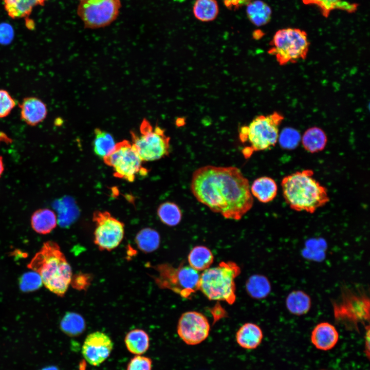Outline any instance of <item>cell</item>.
<instances>
[{
    "label": "cell",
    "instance_id": "1",
    "mask_svg": "<svg viewBox=\"0 0 370 370\" xmlns=\"http://www.w3.org/2000/svg\"><path fill=\"white\" fill-rule=\"evenodd\" d=\"M190 189L199 202L226 219L240 220L253 205L249 180L235 166H201L193 173Z\"/></svg>",
    "mask_w": 370,
    "mask_h": 370
},
{
    "label": "cell",
    "instance_id": "2",
    "mask_svg": "<svg viewBox=\"0 0 370 370\" xmlns=\"http://www.w3.org/2000/svg\"><path fill=\"white\" fill-rule=\"evenodd\" d=\"M313 174L312 170L306 169L282 179L283 197L291 209L313 213L329 201L326 188L314 179Z\"/></svg>",
    "mask_w": 370,
    "mask_h": 370
},
{
    "label": "cell",
    "instance_id": "3",
    "mask_svg": "<svg viewBox=\"0 0 370 370\" xmlns=\"http://www.w3.org/2000/svg\"><path fill=\"white\" fill-rule=\"evenodd\" d=\"M27 266L40 275L49 290L58 296L64 295L71 281L72 270L57 243L45 242Z\"/></svg>",
    "mask_w": 370,
    "mask_h": 370
},
{
    "label": "cell",
    "instance_id": "4",
    "mask_svg": "<svg viewBox=\"0 0 370 370\" xmlns=\"http://www.w3.org/2000/svg\"><path fill=\"white\" fill-rule=\"evenodd\" d=\"M240 272L236 263L222 262L217 266L203 271L200 275L199 290L210 300L232 304L236 299L235 279Z\"/></svg>",
    "mask_w": 370,
    "mask_h": 370
},
{
    "label": "cell",
    "instance_id": "5",
    "mask_svg": "<svg viewBox=\"0 0 370 370\" xmlns=\"http://www.w3.org/2000/svg\"><path fill=\"white\" fill-rule=\"evenodd\" d=\"M283 116L278 112L256 117L247 126L241 127L239 135L248 145L243 150L246 158L254 152L265 151L276 144L279 137V126Z\"/></svg>",
    "mask_w": 370,
    "mask_h": 370
},
{
    "label": "cell",
    "instance_id": "6",
    "mask_svg": "<svg viewBox=\"0 0 370 370\" xmlns=\"http://www.w3.org/2000/svg\"><path fill=\"white\" fill-rule=\"evenodd\" d=\"M268 52L273 55L280 65L302 60L306 57L309 47L307 33L294 28L278 30L270 42Z\"/></svg>",
    "mask_w": 370,
    "mask_h": 370
},
{
    "label": "cell",
    "instance_id": "7",
    "mask_svg": "<svg viewBox=\"0 0 370 370\" xmlns=\"http://www.w3.org/2000/svg\"><path fill=\"white\" fill-rule=\"evenodd\" d=\"M132 144L142 160L152 161L170 154V138L158 126H153L146 119L140 125V134L131 132Z\"/></svg>",
    "mask_w": 370,
    "mask_h": 370
},
{
    "label": "cell",
    "instance_id": "8",
    "mask_svg": "<svg viewBox=\"0 0 370 370\" xmlns=\"http://www.w3.org/2000/svg\"><path fill=\"white\" fill-rule=\"evenodd\" d=\"M103 159L113 168L115 177L129 182L134 181L137 175L144 176L148 173L132 143L126 140L116 143L114 150Z\"/></svg>",
    "mask_w": 370,
    "mask_h": 370
},
{
    "label": "cell",
    "instance_id": "9",
    "mask_svg": "<svg viewBox=\"0 0 370 370\" xmlns=\"http://www.w3.org/2000/svg\"><path fill=\"white\" fill-rule=\"evenodd\" d=\"M369 304L365 294L343 288L339 300L332 302L335 318L346 326L357 328L358 323L369 322Z\"/></svg>",
    "mask_w": 370,
    "mask_h": 370
},
{
    "label": "cell",
    "instance_id": "10",
    "mask_svg": "<svg viewBox=\"0 0 370 370\" xmlns=\"http://www.w3.org/2000/svg\"><path fill=\"white\" fill-rule=\"evenodd\" d=\"M160 285L180 295L189 299L199 290L200 275L197 271L190 266L180 265L174 267L164 265L159 267Z\"/></svg>",
    "mask_w": 370,
    "mask_h": 370
},
{
    "label": "cell",
    "instance_id": "11",
    "mask_svg": "<svg viewBox=\"0 0 370 370\" xmlns=\"http://www.w3.org/2000/svg\"><path fill=\"white\" fill-rule=\"evenodd\" d=\"M121 7L120 0H83L78 6L77 14L85 28L96 29L116 20Z\"/></svg>",
    "mask_w": 370,
    "mask_h": 370
},
{
    "label": "cell",
    "instance_id": "12",
    "mask_svg": "<svg viewBox=\"0 0 370 370\" xmlns=\"http://www.w3.org/2000/svg\"><path fill=\"white\" fill-rule=\"evenodd\" d=\"M94 243L101 250L110 251L117 247L124 235V225L107 211H95Z\"/></svg>",
    "mask_w": 370,
    "mask_h": 370
},
{
    "label": "cell",
    "instance_id": "13",
    "mask_svg": "<svg viewBox=\"0 0 370 370\" xmlns=\"http://www.w3.org/2000/svg\"><path fill=\"white\" fill-rule=\"evenodd\" d=\"M210 325L202 313L195 311L184 312L180 317L177 327L180 338L187 345H195L208 337Z\"/></svg>",
    "mask_w": 370,
    "mask_h": 370
},
{
    "label": "cell",
    "instance_id": "14",
    "mask_svg": "<svg viewBox=\"0 0 370 370\" xmlns=\"http://www.w3.org/2000/svg\"><path fill=\"white\" fill-rule=\"evenodd\" d=\"M113 348V343L109 337L98 331L87 336L82 347V353L89 364L98 366L109 357Z\"/></svg>",
    "mask_w": 370,
    "mask_h": 370
},
{
    "label": "cell",
    "instance_id": "15",
    "mask_svg": "<svg viewBox=\"0 0 370 370\" xmlns=\"http://www.w3.org/2000/svg\"><path fill=\"white\" fill-rule=\"evenodd\" d=\"M19 106L21 119L29 125H36L46 117V105L38 98H26L23 99Z\"/></svg>",
    "mask_w": 370,
    "mask_h": 370
},
{
    "label": "cell",
    "instance_id": "16",
    "mask_svg": "<svg viewBox=\"0 0 370 370\" xmlns=\"http://www.w3.org/2000/svg\"><path fill=\"white\" fill-rule=\"evenodd\" d=\"M339 340V333L331 324L323 322L318 324L311 334V341L318 349L328 350L334 348Z\"/></svg>",
    "mask_w": 370,
    "mask_h": 370
},
{
    "label": "cell",
    "instance_id": "17",
    "mask_svg": "<svg viewBox=\"0 0 370 370\" xmlns=\"http://www.w3.org/2000/svg\"><path fill=\"white\" fill-rule=\"evenodd\" d=\"M263 338V331L257 325L252 323L243 324L237 331L236 341L241 347L246 349L256 348Z\"/></svg>",
    "mask_w": 370,
    "mask_h": 370
},
{
    "label": "cell",
    "instance_id": "18",
    "mask_svg": "<svg viewBox=\"0 0 370 370\" xmlns=\"http://www.w3.org/2000/svg\"><path fill=\"white\" fill-rule=\"evenodd\" d=\"M57 223L58 218L55 212L48 208L36 210L30 218L32 228L40 234L50 233L56 227Z\"/></svg>",
    "mask_w": 370,
    "mask_h": 370
},
{
    "label": "cell",
    "instance_id": "19",
    "mask_svg": "<svg viewBox=\"0 0 370 370\" xmlns=\"http://www.w3.org/2000/svg\"><path fill=\"white\" fill-rule=\"evenodd\" d=\"M250 191L252 196L259 201L267 203L273 200L277 195L278 186L274 179L267 176L256 178L253 182Z\"/></svg>",
    "mask_w": 370,
    "mask_h": 370
},
{
    "label": "cell",
    "instance_id": "20",
    "mask_svg": "<svg viewBox=\"0 0 370 370\" xmlns=\"http://www.w3.org/2000/svg\"><path fill=\"white\" fill-rule=\"evenodd\" d=\"M311 306L310 297L302 290H293L286 299V306L292 314L302 316L306 314Z\"/></svg>",
    "mask_w": 370,
    "mask_h": 370
},
{
    "label": "cell",
    "instance_id": "21",
    "mask_svg": "<svg viewBox=\"0 0 370 370\" xmlns=\"http://www.w3.org/2000/svg\"><path fill=\"white\" fill-rule=\"evenodd\" d=\"M301 140L305 150L311 153H314L324 149L327 138L325 132L321 128L311 127L304 132Z\"/></svg>",
    "mask_w": 370,
    "mask_h": 370
},
{
    "label": "cell",
    "instance_id": "22",
    "mask_svg": "<svg viewBox=\"0 0 370 370\" xmlns=\"http://www.w3.org/2000/svg\"><path fill=\"white\" fill-rule=\"evenodd\" d=\"M247 15L255 25L261 26L271 20L272 10L268 4L261 0L252 1L247 5Z\"/></svg>",
    "mask_w": 370,
    "mask_h": 370
},
{
    "label": "cell",
    "instance_id": "23",
    "mask_svg": "<svg viewBox=\"0 0 370 370\" xmlns=\"http://www.w3.org/2000/svg\"><path fill=\"white\" fill-rule=\"evenodd\" d=\"M188 260L190 266L195 270L204 271L212 264L214 256L211 251L207 247L197 246L190 251Z\"/></svg>",
    "mask_w": 370,
    "mask_h": 370
},
{
    "label": "cell",
    "instance_id": "24",
    "mask_svg": "<svg viewBox=\"0 0 370 370\" xmlns=\"http://www.w3.org/2000/svg\"><path fill=\"white\" fill-rule=\"evenodd\" d=\"M124 342L127 350L137 355L146 352L150 344L148 335L145 331L140 329L129 331L125 337Z\"/></svg>",
    "mask_w": 370,
    "mask_h": 370
},
{
    "label": "cell",
    "instance_id": "25",
    "mask_svg": "<svg viewBox=\"0 0 370 370\" xmlns=\"http://www.w3.org/2000/svg\"><path fill=\"white\" fill-rule=\"evenodd\" d=\"M306 5H314L319 7L323 15L327 17L331 11L341 10L353 12L357 8V4L350 3L343 0H303Z\"/></svg>",
    "mask_w": 370,
    "mask_h": 370
},
{
    "label": "cell",
    "instance_id": "26",
    "mask_svg": "<svg viewBox=\"0 0 370 370\" xmlns=\"http://www.w3.org/2000/svg\"><path fill=\"white\" fill-rule=\"evenodd\" d=\"M247 292L256 299L266 298L270 292L271 286L267 278L261 274L250 276L246 284Z\"/></svg>",
    "mask_w": 370,
    "mask_h": 370
},
{
    "label": "cell",
    "instance_id": "27",
    "mask_svg": "<svg viewBox=\"0 0 370 370\" xmlns=\"http://www.w3.org/2000/svg\"><path fill=\"white\" fill-rule=\"evenodd\" d=\"M60 326L61 330L66 335L76 337L83 332L86 324L84 318L80 314L68 312L62 319Z\"/></svg>",
    "mask_w": 370,
    "mask_h": 370
},
{
    "label": "cell",
    "instance_id": "28",
    "mask_svg": "<svg viewBox=\"0 0 370 370\" xmlns=\"http://www.w3.org/2000/svg\"><path fill=\"white\" fill-rule=\"evenodd\" d=\"M135 242L141 251L145 253H150L158 248L160 237L159 234L155 230L145 228L137 234Z\"/></svg>",
    "mask_w": 370,
    "mask_h": 370
},
{
    "label": "cell",
    "instance_id": "29",
    "mask_svg": "<svg viewBox=\"0 0 370 370\" xmlns=\"http://www.w3.org/2000/svg\"><path fill=\"white\" fill-rule=\"evenodd\" d=\"M218 12V5L216 0H196L193 6L195 17L202 22L215 20Z\"/></svg>",
    "mask_w": 370,
    "mask_h": 370
},
{
    "label": "cell",
    "instance_id": "30",
    "mask_svg": "<svg viewBox=\"0 0 370 370\" xmlns=\"http://www.w3.org/2000/svg\"><path fill=\"white\" fill-rule=\"evenodd\" d=\"M5 9L12 18L26 17L36 6L33 0H2Z\"/></svg>",
    "mask_w": 370,
    "mask_h": 370
},
{
    "label": "cell",
    "instance_id": "31",
    "mask_svg": "<svg viewBox=\"0 0 370 370\" xmlns=\"http://www.w3.org/2000/svg\"><path fill=\"white\" fill-rule=\"evenodd\" d=\"M94 133V152L103 158L114 150L116 143L110 134L100 128H95Z\"/></svg>",
    "mask_w": 370,
    "mask_h": 370
},
{
    "label": "cell",
    "instance_id": "32",
    "mask_svg": "<svg viewBox=\"0 0 370 370\" xmlns=\"http://www.w3.org/2000/svg\"><path fill=\"white\" fill-rule=\"evenodd\" d=\"M157 215L162 223L171 227L177 225L182 218V213L178 205L170 201L164 202L159 206Z\"/></svg>",
    "mask_w": 370,
    "mask_h": 370
},
{
    "label": "cell",
    "instance_id": "33",
    "mask_svg": "<svg viewBox=\"0 0 370 370\" xmlns=\"http://www.w3.org/2000/svg\"><path fill=\"white\" fill-rule=\"evenodd\" d=\"M42 284L40 275L33 271L24 273L19 281L20 289L24 292L35 291L40 288Z\"/></svg>",
    "mask_w": 370,
    "mask_h": 370
},
{
    "label": "cell",
    "instance_id": "34",
    "mask_svg": "<svg viewBox=\"0 0 370 370\" xmlns=\"http://www.w3.org/2000/svg\"><path fill=\"white\" fill-rule=\"evenodd\" d=\"M15 106V101L9 93L0 89V118L7 116Z\"/></svg>",
    "mask_w": 370,
    "mask_h": 370
},
{
    "label": "cell",
    "instance_id": "35",
    "mask_svg": "<svg viewBox=\"0 0 370 370\" xmlns=\"http://www.w3.org/2000/svg\"><path fill=\"white\" fill-rule=\"evenodd\" d=\"M152 364L150 358L137 355L130 360L126 370H152Z\"/></svg>",
    "mask_w": 370,
    "mask_h": 370
},
{
    "label": "cell",
    "instance_id": "36",
    "mask_svg": "<svg viewBox=\"0 0 370 370\" xmlns=\"http://www.w3.org/2000/svg\"><path fill=\"white\" fill-rule=\"evenodd\" d=\"M300 137L298 132L292 130L283 131L280 138V143L285 148L292 149L297 146L299 141Z\"/></svg>",
    "mask_w": 370,
    "mask_h": 370
},
{
    "label": "cell",
    "instance_id": "37",
    "mask_svg": "<svg viewBox=\"0 0 370 370\" xmlns=\"http://www.w3.org/2000/svg\"><path fill=\"white\" fill-rule=\"evenodd\" d=\"M13 31L11 26L7 24L0 25V43L8 44L12 41Z\"/></svg>",
    "mask_w": 370,
    "mask_h": 370
},
{
    "label": "cell",
    "instance_id": "38",
    "mask_svg": "<svg viewBox=\"0 0 370 370\" xmlns=\"http://www.w3.org/2000/svg\"><path fill=\"white\" fill-rule=\"evenodd\" d=\"M226 7L232 10H236L244 5H247L253 0H223Z\"/></svg>",
    "mask_w": 370,
    "mask_h": 370
},
{
    "label": "cell",
    "instance_id": "39",
    "mask_svg": "<svg viewBox=\"0 0 370 370\" xmlns=\"http://www.w3.org/2000/svg\"><path fill=\"white\" fill-rule=\"evenodd\" d=\"M366 332L365 336V350L366 355L368 358L369 357V326H366Z\"/></svg>",
    "mask_w": 370,
    "mask_h": 370
},
{
    "label": "cell",
    "instance_id": "40",
    "mask_svg": "<svg viewBox=\"0 0 370 370\" xmlns=\"http://www.w3.org/2000/svg\"><path fill=\"white\" fill-rule=\"evenodd\" d=\"M26 25L29 29H33L34 26L33 21L30 18H26Z\"/></svg>",
    "mask_w": 370,
    "mask_h": 370
},
{
    "label": "cell",
    "instance_id": "41",
    "mask_svg": "<svg viewBox=\"0 0 370 370\" xmlns=\"http://www.w3.org/2000/svg\"><path fill=\"white\" fill-rule=\"evenodd\" d=\"M40 370H60L59 368L55 365H48L43 367Z\"/></svg>",
    "mask_w": 370,
    "mask_h": 370
},
{
    "label": "cell",
    "instance_id": "42",
    "mask_svg": "<svg viewBox=\"0 0 370 370\" xmlns=\"http://www.w3.org/2000/svg\"><path fill=\"white\" fill-rule=\"evenodd\" d=\"M4 169H5V168H4L3 157H2V156H0V177H1L2 175L3 174Z\"/></svg>",
    "mask_w": 370,
    "mask_h": 370
},
{
    "label": "cell",
    "instance_id": "43",
    "mask_svg": "<svg viewBox=\"0 0 370 370\" xmlns=\"http://www.w3.org/2000/svg\"><path fill=\"white\" fill-rule=\"evenodd\" d=\"M36 4V5L43 6L45 3L48 0H33Z\"/></svg>",
    "mask_w": 370,
    "mask_h": 370
},
{
    "label": "cell",
    "instance_id": "44",
    "mask_svg": "<svg viewBox=\"0 0 370 370\" xmlns=\"http://www.w3.org/2000/svg\"><path fill=\"white\" fill-rule=\"evenodd\" d=\"M80 1H83V0H80Z\"/></svg>",
    "mask_w": 370,
    "mask_h": 370
}]
</instances>
